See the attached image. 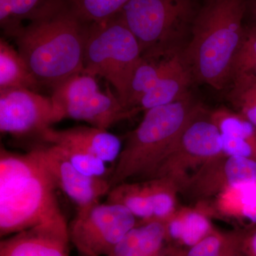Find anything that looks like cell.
Instances as JSON below:
<instances>
[{
	"label": "cell",
	"instance_id": "6da1fadb",
	"mask_svg": "<svg viewBox=\"0 0 256 256\" xmlns=\"http://www.w3.org/2000/svg\"><path fill=\"white\" fill-rule=\"evenodd\" d=\"M89 24L68 3L46 18L24 25L12 38L38 82L54 88L82 73Z\"/></svg>",
	"mask_w": 256,
	"mask_h": 256
},
{
	"label": "cell",
	"instance_id": "7a4b0ae2",
	"mask_svg": "<svg viewBox=\"0 0 256 256\" xmlns=\"http://www.w3.org/2000/svg\"><path fill=\"white\" fill-rule=\"evenodd\" d=\"M244 12V0H210L197 15L191 40L182 52L195 80L218 90L230 85L245 30Z\"/></svg>",
	"mask_w": 256,
	"mask_h": 256
},
{
	"label": "cell",
	"instance_id": "3957f363",
	"mask_svg": "<svg viewBox=\"0 0 256 256\" xmlns=\"http://www.w3.org/2000/svg\"><path fill=\"white\" fill-rule=\"evenodd\" d=\"M56 188L31 151L0 152V235L16 234L60 213Z\"/></svg>",
	"mask_w": 256,
	"mask_h": 256
},
{
	"label": "cell",
	"instance_id": "277c9868",
	"mask_svg": "<svg viewBox=\"0 0 256 256\" xmlns=\"http://www.w3.org/2000/svg\"><path fill=\"white\" fill-rule=\"evenodd\" d=\"M204 109L190 94L169 105L144 111L140 124L129 133L122 148L109 180L110 188L132 178H154L184 128Z\"/></svg>",
	"mask_w": 256,
	"mask_h": 256
},
{
	"label": "cell",
	"instance_id": "5b68a950",
	"mask_svg": "<svg viewBox=\"0 0 256 256\" xmlns=\"http://www.w3.org/2000/svg\"><path fill=\"white\" fill-rule=\"evenodd\" d=\"M142 58L138 40L118 14L89 24L82 73L105 78L126 108L132 76Z\"/></svg>",
	"mask_w": 256,
	"mask_h": 256
},
{
	"label": "cell",
	"instance_id": "8992f818",
	"mask_svg": "<svg viewBox=\"0 0 256 256\" xmlns=\"http://www.w3.org/2000/svg\"><path fill=\"white\" fill-rule=\"evenodd\" d=\"M138 40L146 58L178 52L193 16L192 0H129L118 14Z\"/></svg>",
	"mask_w": 256,
	"mask_h": 256
},
{
	"label": "cell",
	"instance_id": "52a82bcc",
	"mask_svg": "<svg viewBox=\"0 0 256 256\" xmlns=\"http://www.w3.org/2000/svg\"><path fill=\"white\" fill-rule=\"evenodd\" d=\"M53 90L52 99L63 119L84 121L92 127L108 130L138 114L126 108L109 89L101 92L96 77L88 74L72 76Z\"/></svg>",
	"mask_w": 256,
	"mask_h": 256
},
{
	"label": "cell",
	"instance_id": "ba28073f",
	"mask_svg": "<svg viewBox=\"0 0 256 256\" xmlns=\"http://www.w3.org/2000/svg\"><path fill=\"white\" fill-rule=\"evenodd\" d=\"M138 224L137 218L117 204L96 202L78 208L68 226L70 242L85 256H107Z\"/></svg>",
	"mask_w": 256,
	"mask_h": 256
},
{
	"label": "cell",
	"instance_id": "9c48e42d",
	"mask_svg": "<svg viewBox=\"0 0 256 256\" xmlns=\"http://www.w3.org/2000/svg\"><path fill=\"white\" fill-rule=\"evenodd\" d=\"M224 153L222 136L205 109L184 128L178 143L160 166L154 178H168L181 192L188 176L208 160Z\"/></svg>",
	"mask_w": 256,
	"mask_h": 256
},
{
	"label": "cell",
	"instance_id": "30bf717a",
	"mask_svg": "<svg viewBox=\"0 0 256 256\" xmlns=\"http://www.w3.org/2000/svg\"><path fill=\"white\" fill-rule=\"evenodd\" d=\"M63 120L52 97L28 88L0 90V130L14 137L37 136Z\"/></svg>",
	"mask_w": 256,
	"mask_h": 256
},
{
	"label": "cell",
	"instance_id": "8fae6325",
	"mask_svg": "<svg viewBox=\"0 0 256 256\" xmlns=\"http://www.w3.org/2000/svg\"><path fill=\"white\" fill-rule=\"evenodd\" d=\"M254 184H256V161L222 153L190 175L180 193L197 202H206L228 190Z\"/></svg>",
	"mask_w": 256,
	"mask_h": 256
},
{
	"label": "cell",
	"instance_id": "7c38bea8",
	"mask_svg": "<svg viewBox=\"0 0 256 256\" xmlns=\"http://www.w3.org/2000/svg\"><path fill=\"white\" fill-rule=\"evenodd\" d=\"M178 184L168 178L120 184L108 194L107 202L127 208L141 222L164 220L178 208Z\"/></svg>",
	"mask_w": 256,
	"mask_h": 256
},
{
	"label": "cell",
	"instance_id": "4fadbf2b",
	"mask_svg": "<svg viewBox=\"0 0 256 256\" xmlns=\"http://www.w3.org/2000/svg\"><path fill=\"white\" fill-rule=\"evenodd\" d=\"M30 151L45 166L56 188L78 208L98 202L101 197L110 192L109 180L82 174L64 156L60 146L44 142L37 144Z\"/></svg>",
	"mask_w": 256,
	"mask_h": 256
},
{
	"label": "cell",
	"instance_id": "5bb4252c",
	"mask_svg": "<svg viewBox=\"0 0 256 256\" xmlns=\"http://www.w3.org/2000/svg\"><path fill=\"white\" fill-rule=\"evenodd\" d=\"M68 226L62 212L0 242V256H69Z\"/></svg>",
	"mask_w": 256,
	"mask_h": 256
},
{
	"label": "cell",
	"instance_id": "9a60e30c",
	"mask_svg": "<svg viewBox=\"0 0 256 256\" xmlns=\"http://www.w3.org/2000/svg\"><path fill=\"white\" fill-rule=\"evenodd\" d=\"M44 142L68 146L102 160L106 163L117 161L122 150V142L118 136L92 126H77L64 130L50 128L41 133Z\"/></svg>",
	"mask_w": 256,
	"mask_h": 256
},
{
	"label": "cell",
	"instance_id": "2e32d148",
	"mask_svg": "<svg viewBox=\"0 0 256 256\" xmlns=\"http://www.w3.org/2000/svg\"><path fill=\"white\" fill-rule=\"evenodd\" d=\"M206 202H198L194 207H178L166 220V238L170 245L186 250L216 230L210 222L214 214Z\"/></svg>",
	"mask_w": 256,
	"mask_h": 256
},
{
	"label": "cell",
	"instance_id": "e0dca14e",
	"mask_svg": "<svg viewBox=\"0 0 256 256\" xmlns=\"http://www.w3.org/2000/svg\"><path fill=\"white\" fill-rule=\"evenodd\" d=\"M194 80L182 52H175L168 60L166 68L156 86L140 101L138 110L146 111L184 98L191 94L188 90Z\"/></svg>",
	"mask_w": 256,
	"mask_h": 256
},
{
	"label": "cell",
	"instance_id": "ac0fdd59",
	"mask_svg": "<svg viewBox=\"0 0 256 256\" xmlns=\"http://www.w3.org/2000/svg\"><path fill=\"white\" fill-rule=\"evenodd\" d=\"M181 250L170 245L163 220L140 222L107 256H180Z\"/></svg>",
	"mask_w": 256,
	"mask_h": 256
},
{
	"label": "cell",
	"instance_id": "d6986e66",
	"mask_svg": "<svg viewBox=\"0 0 256 256\" xmlns=\"http://www.w3.org/2000/svg\"><path fill=\"white\" fill-rule=\"evenodd\" d=\"M68 0H0V26L12 38L24 26L53 14L68 4Z\"/></svg>",
	"mask_w": 256,
	"mask_h": 256
},
{
	"label": "cell",
	"instance_id": "ffe728a7",
	"mask_svg": "<svg viewBox=\"0 0 256 256\" xmlns=\"http://www.w3.org/2000/svg\"><path fill=\"white\" fill-rule=\"evenodd\" d=\"M40 85L18 50L4 38L0 40V90L28 88Z\"/></svg>",
	"mask_w": 256,
	"mask_h": 256
},
{
	"label": "cell",
	"instance_id": "44dd1931",
	"mask_svg": "<svg viewBox=\"0 0 256 256\" xmlns=\"http://www.w3.org/2000/svg\"><path fill=\"white\" fill-rule=\"evenodd\" d=\"M152 60L142 57L133 74L127 102L128 110H138L140 101L156 86L172 55Z\"/></svg>",
	"mask_w": 256,
	"mask_h": 256
},
{
	"label": "cell",
	"instance_id": "7402d4cb",
	"mask_svg": "<svg viewBox=\"0 0 256 256\" xmlns=\"http://www.w3.org/2000/svg\"><path fill=\"white\" fill-rule=\"evenodd\" d=\"M208 117L216 126L220 134L244 138L252 150L250 160L256 162V128L236 111L226 108H218L208 114Z\"/></svg>",
	"mask_w": 256,
	"mask_h": 256
},
{
	"label": "cell",
	"instance_id": "603a6c76",
	"mask_svg": "<svg viewBox=\"0 0 256 256\" xmlns=\"http://www.w3.org/2000/svg\"><path fill=\"white\" fill-rule=\"evenodd\" d=\"M79 18L86 22L101 23L120 14L129 0H68Z\"/></svg>",
	"mask_w": 256,
	"mask_h": 256
},
{
	"label": "cell",
	"instance_id": "cb8c5ba5",
	"mask_svg": "<svg viewBox=\"0 0 256 256\" xmlns=\"http://www.w3.org/2000/svg\"><path fill=\"white\" fill-rule=\"evenodd\" d=\"M237 78L256 80V25L244 30L242 43L234 58L230 82Z\"/></svg>",
	"mask_w": 256,
	"mask_h": 256
},
{
	"label": "cell",
	"instance_id": "d4e9b609",
	"mask_svg": "<svg viewBox=\"0 0 256 256\" xmlns=\"http://www.w3.org/2000/svg\"><path fill=\"white\" fill-rule=\"evenodd\" d=\"M228 99L236 112L256 128V80L234 79L230 84Z\"/></svg>",
	"mask_w": 256,
	"mask_h": 256
},
{
	"label": "cell",
	"instance_id": "484cf974",
	"mask_svg": "<svg viewBox=\"0 0 256 256\" xmlns=\"http://www.w3.org/2000/svg\"><path fill=\"white\" fill-rule=\"evenodd\" d=\"M60 146L64 156L74 168L82 174L92 178H104L108 174V168L106 165L107 163L102 160L70 146Z\"/></svg>",
	"mask_w": 256,
	"mask_h": 256
},
{
	"label": "cell",
	"instance_id": "4316f807",
	"mask_svg": "<svg viewBox=\"0 0 256 256\" xmlns=\"http://www.w3.org/2000/svg\"><path fill=\"white\" fill-rule=\"evenodd\" d=\"M239 235L240 232H222L216 229L206 238L185 250L182 256H218Z\"/></svg>",
	"mask_w": 256,
	"mask_h": 256
},
{
	"label": "cell",
	"instance_id": "83f0119b",
	"mask_svg": "<svg viewBox=\"0 0 256 256\" xmlns=\"http://www.w3.org/2000/svg\"><path fill=\"white\" fill-rule=\"evenodd\" d=\"M218 256H248L242 246V233Z\"/></svg>",
	"mask_w": 256,
	"mask_h": 256
},
{
	"label": "cell",
	"instance_id": "f1b7e54d",
	"mask_svg": "<svg viewBox=\"0 0 256 256\" xmlns=\"http://www.w3.org/2000/svg\"><path fill=\"white\" fill-rule=\"evenodd\" d=\"M242 246L248 256H256V229L249 234H242Z\"/></svg>",
	"mask_w": 256,
	"mask_h": 256
},
{
	"label": "cell",
	"instance_id": "f546056e",
	"mask_svg": "<svg viewBox=\"0 0 256 256\" xmlns=\"http://www.w3.org/2000/svg\"><path fill=\"white\" fill-rule=\"evenodd\" d=\"M254 14H255V16L256 18V0H255V1H254Z\"/></svg>",
	"mask_w": 256,
	"mask_h": 256
}]
</instances>
